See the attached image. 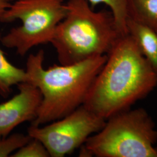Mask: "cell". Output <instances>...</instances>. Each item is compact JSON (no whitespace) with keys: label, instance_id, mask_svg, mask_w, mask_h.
Returning a JSON list of instances; mask_svg holds the SVG:
<instances>
[{"label":"cell","instance_id":"7c38bea8","mask_svg":"<svg viewBox=\"0 0 157 157\" xmlns=\"http://www.w3.org/2000/svg\"><path fill=\"white\" fill-rule=\"evenodd\" d=\"M28 135L14 133L3 137L0 136V157L11 156L19 148L26 144L31 139Z\"/></svg>","mask_w":157,"mask_h":157},{"label":"cell","instance_id":"4fadbf2b","mask_svg":"<svg viewBox=\"0 0 157 157\" xmlns=\"http://www.w3.org/2000/svg\"><path fill=\"white\" fill-rule=\"evenodd\" d=\"M12 157H50L44 145L37 139L31 138L28 142L11 155Z\"/></svg>","mask_w":157,"mask_h":157},{"label":"cell","instance_id":"9a60e30c","mask_svg":"<svg viewBox=\"0 0 157 157\" xmlns=\"http://www.w3.org/2000/svg\"></svg>","mask_w":157,"mask_h":157},{"label":"cell","instance_id":"6da1fadb","mask_svg":"<svg viewBox=\"0 0 157 157\" xmlns=\"http://www.w3.org/2000/svg\"><path fill=\"white\" fill-rule=\"evenodd\" d=\"M157 86V74L128 34L118 40L86 97L84 105L107 121L129 109Z\"/></svg>","mask_w":157,"mask_h":157},{"label":"cell","instance_id":"3957f363","mask_svg":"<svg viewBox=\"0 0 157 157\" xmlns=\"http://www.w3.org/2000/svg\"><path fill=\"white\" fill-rule=\"evenodd\" d=\"M66 4L67 15L50 42L60 65L107 55L124 36L111 11H94L88 0H67Z\"/></svg>","mask_w":157,"mask_h":157},{"label":"cell","instance_id":"9c48e42d","mask_svg":"<svg viewBox=\"0 0 157 157\" xmlns=\"http://www.w3.org/2000/svg\"><path fill=\"white\" fill-rule=\"evenodd\" d=\"M128 17L157 31V0H126Z\"/></svg>","mask_w":157,"mask_h":157},{"label":"cell","instance_id":"ba28073f","mask_svg":"<svg viewBox=\"0 0 157 157\" xmlns=\"http://www.w3.org/2000/svg\"><path fill=\"white\" fill-rule=\"evenodd\" d=\"M128 33L133 38L141 52L157 74V32L146 25L128 17Z\"/></svg>","mask_w":157,"mask_h":157},{"label":"cell","instance_id":"5bb4252c","mask_svg":"<svg viewBox=\"0 0 157 157\" xmlns=\"http://www.w3.org/2000/svg\"><path fill=\"white\" fill-rule=\"evenodd\" d=\"M15 0H0V22H2L4 14Z\"/></svg>","mask_w":157,"mask_h":157},{"label":"cell","instance_id":"277c9868","mask_svg":"<svg viewBox=\"0 0 157 157\" xmlns=\"http://www.w3.org/2000/svg\"><path fill=\"white\" fill-rule=\"evenodd\" d=\"M157 130L145 109L125 110L108 118L81 146L80 157H157Z\"/></svg>","mask_w":157,"mask_h":157},{"label":"cell","instance_id":"8992f818","mask_svg":"<svg viewBox=\"0 0 157 157\" xmlns=\"http://www.w3.org/2000/svg\"><path fill=\"white\" fill-rule=\"evenodd\" d=\"M106 120L81 105L67 116L44 126L31 125L28 134L40 141L51 157L71 154L100 131Z\"/></svg>","mask_w":157,"mask_h":157},{"label":"cell","instance_id":"5b68a950","mask_svg":"<svg viewBox=\"0 0 157 157\" xmlns=\"http://www.w3.org/2000/svg\"><path fill=\"white\" fill-rule=\"evenodd\" d=\"M65 0H17L4 14L2 23L19 19L22 25L1 38L2 44L25 56L34 47L50 43L58 24L67 15Z\"/></svg>","mask_w":157,"mask_h":157},{"label":"cell","instance_id":"52a82bcc","mask_svg":"<svg viewBox=\"0 0 157 157\" xmlns=\"http://www.w3.org/2000/svg\"><path fill=\"white\" fill-rule=\"evenodd\" d=\"M18 93L0 103V136L6 137L19 124L37 117L42 101L39 89L29 82L17 85Z\"/></svg>","mask_w":157,"mask_h":157},{"label":"cell","instance_id":"7a4b0ae2","mask_svg":"<svg viewBox=\"0 0 157 157\" xmlns=\"http://www.w3.org/2000/svg\"><path fill=\"white\" fill-rule=\"evenodd\" d=\"M44 51L30 54L26 72L28 81L39 89L42 101L32 125L41 126L67 116L84 103L107 55L94 56L69 65L43 67Z\"/></svg>","mask_w":157,"mask_h":157},{"label":"cell","instance_id":"30bf717a","mask_svg":"<svg viewBox=\"0 0 157 157\" xmlns=\"http://www.w3.org/2000/svg\"><path fill=\"white\" fill-rule=\"evenodd\" d=\"M28 81L26 71L12 65L0 48V93L10 94L12 87Z\"/></svg>","mask_w":157,"mask_h":157},{"label":"cell","instance_id":"8fae6325","mask_svg":"<svg viewBox=\"0 0 157 157\" xmlns=\"http://www.w3.org/2000/svg\"><path fill=\"white\" fill-rule=\"evenodd\" d=\"M88 1L93 8L100 4L108 6L121 33L124 36L128 34L126 27L128 19L126 0H88Z\"/></svg>","mask_w":157,"mask_h":157}]
</instances>
